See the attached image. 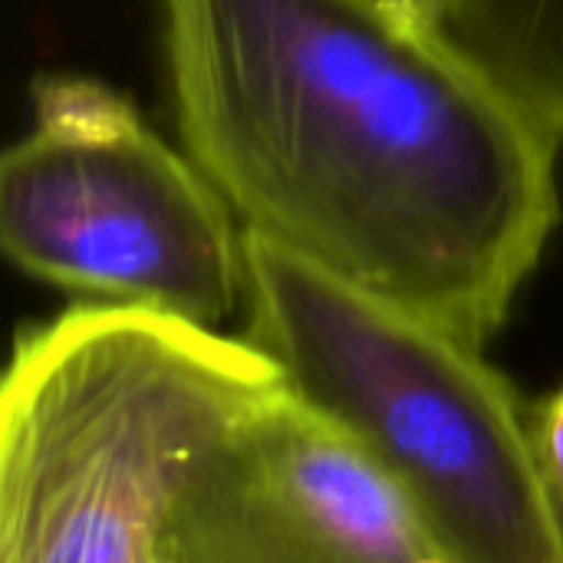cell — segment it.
Listing matches in <instances>:
<instances>
[{"instance_id": "cell-1", "label": "cell", "mask_w": 563, "mask_h": 563, "mask_svg": "<svg viewBox=\"0 0 563 563\" xmlns=\"http://www.w3.org/2000/svg\"><path fill=\"white\" fill-rule=\"evenodd\" d=\"M188 158L247 234L485 346L561 218V142L422 3L162 0Z\"/></svg>"}, {"instance_id": "cell-2", "label": "cell", "mask_w": 563, "mask_h": 563, "mask_svg": "<svg viewBox=\"0 0 563 563\" xmlns=\"http://www.w3.org/2000/svg\"><path fill=\"white\" fill-rule=\"evenodd\" d=\"M228 336L79 303L16 336L0 386V563H158L231 429L280 386Z\"/></svg>"}, {"instance_id": "cell-3", "label": "cell", "mask_w": 563, "mask_h": 563, "mask_svg": "<svg viewBox=\"0 0 563 563\" xmlns=\"http://www.w3.org/2000/svg\"><path fill=\"white\" fill-rule=\"evenodd\" d=\"M244 340L412 501L449 563H563L534 412L445 327L247 234Z\"/></svg>"}, {"instance_id": "cell-4", "label": "cell", "mask_w": 563, "mask_h": 563, "mask_svg": "<svg viewBox=\"0 0 563 563\" xmlns=\"http://www.w3.org/2000/svg\"><path fill=\"white\" fill-rule=\"evenodd\" d=\"M244 224L208 175L89 76H43L0 158V247L23 274L221 330L244 310Z\"/></svg>"}, {"instance_id": "cell-5", "label": "cell", "mask_w": 563, "mask_h": 563, "mask_svg": "<svg viewBox=\"0 0 563 563\" xmlns=\"http://www.w3.org/2000/svg\"><path fill=\"white\" fill-rule=\"evenodd\" d=\"M168 548L185 563H412L435 551L402 488L284 383L208 455Z\"/></svg>"}, {"instance_id": "cell-6", "label": "cell", "mask_w": 563, "mask_h": 563, "mask_svg": "<svg viewBox=\"0 0 563 563\" xmlns=\"http://www.w3.org/2000/svg\"><path fill=\"white\" fill-rule=\"evenodd\" d=\"M449 36L563 142V0H429Z\"/></svg>"}, {"instance_id": "cell-7", "label": "cell", "mask_w": 563, "mask_h": 563, "mask_svg": "<svg viewBox=\"0 0 563 563\" xmlns=\"http://www.w3.org/2000/svg\"><path fill=\"white\" fill-rule=\"evenodd\" d=\"M534 429H538L541 462L563 515V386L544 399L541 409H534Z\"/></svg>"}, {"instance_id": "cell-8", "label": "cell", "mask_w": 563, "mask_h": 563, "mask_svg": "<svg viewBox=\"0 0 563 563\" xmlns=\"http://www.w3.org/2000/svg\"><path fill=\"white\" fill-rule=\"evenodd\" d=\"M412 563H449V561H445L442 554H435V551H432V554H422L419 561H412Z\"/></svg>"}, {"instance_id": "cell-9", "label": "cell", "mask_w": 563, "mask_h": 563, "mask_svg": "<svg viewBox=\"0 0 563 563\" xmlns=\"http://www.w3.org/2000/svg\"><path fill=\"white\" fill-rule=\"evenodd\" d=\"M158 563H185V561H181V558H178V554H175L172 548H165V554H162V561H158Z\"/></svg>"}, {"instance_id": "cell-10", "label": "cell", "mask_w": 563, "mask_h": 563, "mask_svg": "<svg viewBox=\"0 0 563 563\" xmlns=\"http://www.w3.org/2000/svg\"><path fill=\"white\" fill-rule=\"evenodd\" d=\"M406 3H422V7H429V0H406ZM432 10V7H429Z\"/></svg>"}]
</instances>
